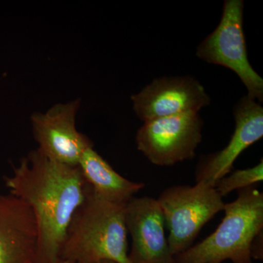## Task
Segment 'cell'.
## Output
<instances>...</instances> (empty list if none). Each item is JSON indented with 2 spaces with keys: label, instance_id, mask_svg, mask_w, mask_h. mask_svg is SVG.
Listing matches in <instances>:
<instances>
[{
  "label": "cell",
  "instance_id": "6da1fadb",
  "mask_svg": "<svg viewBox=\"0 0 263 263\" xmlns=\"http://www.w3.org/2000/svg\"><path fill=\"white\" fill-rule=\"evenodd\" d=\"M5 181L10 195L27 204L35 219L36 263H57L69 224L86 197L87 184L79 167L55 162L34 149Z\"/></svg>",
  "mask_w": 263,
  "mask_h": 263
},
{
  "label": "cell",
  "instance_id": "7a4b0ae2",
  "mask_svg": "<svg viewBox=\"0 0 263 263\" xmlns=\"http://www.w3.org/2000/svg\"><path fill=\"white\" fill-rule=\"evenodd\" d=\"M124 208L97 196L87 185L84 201L66 231L59 259L129 263Z\"/></svg>",
  "mask_w": 263,
  "mask_h": 263
},
{
  "label": "cell",
  "instance_id": "3957f363",
  "mask_svg": "<svg viewBox=\"0 0 263 263\" xmlns=\"http://www.w3.org/2000/svg\"><path fill=\"white\" fill-rule=\"evenodd\" d=\"M224 216L215 231L175 256V263H253L251 243L263 230V193L254 186L238 190L226 203Z\"/></svg>",
  "mask_w": 263,
  "mask_h": 263
},
{
  "label": "cell",
  "instance_id": "277c9868",
  "mask_svg": "<svg viewBox=\"0 0 263 263\" xmlns=\"http://www.w3.org/2000/svg\"><path fill=\"white\" fill-rule=\"evenodd\" d=\"M157 200L169 231L167 240L174 257L191 247L202 228L223 212L226 205L215 187L202 183L169 186Z\"/></svg>",
  "mask_w": 263,
  "mask_h": 263
},
{
  "label": "cell",
  "instance_id": "5b68a950",
  "mask_svg": "<svg viewBox=\"0 0 263 263\" xmlns=\"http://www.w3.org/2000/svg\"><path fill=\"white\" fill-rule=\"evenodd\" d=\"M242 0H226L219 25L197 48L200 60L223 66L239 77L248 91V98L263 101V79L249 61L243 31Z\"/></svg>",
  "mask_w": 263,
  "mask_h": 263
},
{
  "label": "cell",
  "instance_id": "8992f818",
  "mask_svg": "<svg viewBox=\"0 0 263 263\" xmlns=\"http://www.w3.org/2000/svg\"><path fill=\"white\" fill-rule=\"evenodd\" d=\"M203 121L196 112L143 122L137 148L152 164L169 167L195 157L202 141Z\"/></svg>",
  "mask_w": 263,
  "mask_h": 263
},
{
  "label": "cell",
  "instance_id": "52a82bcc",
  "mask_svg": "<svg viewBox=\"0 0 263 263\" xmlns=\"http://www.w3.org/2000/svg\"><path fill=\"white\" fill-rule=\"evenodd\" d=\"M80 100L53 105L44 113L31 116L33 135L37 149L50 160L78 166L85 149L93 144L76 129V119Z\"/></svg>",
  "mask_w": 263,
  "mask_h": 263
},
{
  "label": "cell",
  "instance_id": "ba28073f",
  "mask_svg": "<svg viewBox=\"0 0 263 263\" xmlns=\"http://www.w3.org/2000/svg\"><path fill=\"white\" fill-rule=\"evenodd\" d=\"M133 109L143 122L196 112L210 104L205 88L192 76L155 79L131 97Z\"/></svg>",
  "mask_w": 263,
  "mask_h": 263
},
{
  "label": "cell",
  "instance_id": "9c48e42d",
  "mask_svg": "<svg viewBox=\"0 0 263 263\" xmlns=\"http://www.w3.org/2000/svg\"><path fill=\"white\" fill-rule=\"evenodd\" d=\"M233 110L235 127L229 143L222 149L201 157L195 171V183H205L215 187L219 180L231 172L240 154L262 139V105L245 96L235 104Z\"/></svg>",
  "mask_w": 263,
  "mask_h": 263
},
{
  "label": "cell",
  "instance_id": "30bf717a",
  "mask_svg": "<svg viewBox=\"0 0 263 263\" xmlns=\"http://www.w3.org/2000/svg\"><path fill=\"white\" fill-rule=\"evenodd\" d=\"M132 245L129 263H175L164 233L163 214L157 199L134 197L124 208Z\"/></svg>",
  "mask_w": 263,
  "mask_h": 263
},
{
  "label": "cell",
  "instance_id": "8fae6325",
  "mask_svg": "<svg viewBox=\"0 0 263 263\" xmlns=\"http://www.w3.org/2000/svg\"><path fill=\"white\" fill-rule=\"evenodd\" d=\"M38 232L27 204L0 195V263H36Z\"/></svg>",
  "mask_w": 263,
  "mask_h": 263
},
{
  "label": "cell",
  "instance_id": "7c38bea8",
  "mask_svg": "<svg viewBox=\"0 0 263 263\" xmlns=\"http://www.w3.org/2000/svg\"><path fill=\"white\" fill-rule=\"evenodd\" d=\"M78 167L85 182L97 196L118 205H127L145 187L144 183L121 176L94 149L93 144L85 149Z\"/></svg>",
  "mask_w": 263,
  "mask_h": 263
},
{
  "label": "cell",
  "instance_id": "4fadbf2b",
  "mask_svg": "<svg viewBox=\"0 0 263 263\" xmlns=\"http://www.w3.org/2000/svg\"><path fill=\"white\" fill-rule=\"evenodd\" d=\"M263 181V161L255 166L243 170H236L228 174L216 183L215 188L221 197L227 196L235 190L254 186Z\"/></svg>",
  "mask_w": 263,
  "mask_h": 263
},
{
  "label": "cell",
  "instance_id": "5bb4252c",
  "mask_svg": "<svg viewBox=\"0 0 263 263\" xmlns=\"http://www.w3.org/2000/svg\"><path fill=\"white\" fill-rule=\"evenodd\" d=\"M251 257L252 260L262 261L263 259V230L254 237L250 247Z\"/></svg>",
  "mask_w": 263,
  "mask_h": 263
},
{
  "label": "cell",
  "instance_id": "9a60e30c",
  "mask_svg": "<svg viewBox=\"0 0 263 263\" xmlns=\"http://www.w3.org/2000/svg\"><path fill=\"white\" fill-rule=\"evenodd\" d=\"M57 263H72L70 262H68V261L62 260V259H59L58 262Z\"/></svg>",
  "mask_w": 263,
  "mask_h": 263
},
{
  "label": "cell",
  "instance_id": "2e32d148",
  "mask_svg": "<svg viewBox=\"0 0 263 263\" xmlns=\"http://www.w3.org/2000/svg\"><path fill=\"white\" fill-rule=\"evenodd\" d=\"M98 263H116L114 262H112V261H101V262Z\"/></svg>",
  "mask_w": 263,
  "mask_h": 263
}]
</instances>
